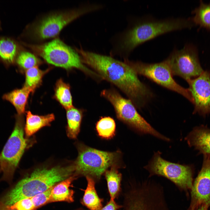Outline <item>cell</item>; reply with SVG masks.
Instances as JSON below:
<instances>
[{
    "label": "cell",
    "mask_w": 210,
    "mask_h": 210,
    "mask_svg": "<svg viewBox=\"0 0 210 210\" xmlns=\"http://www.w3.org/2000/svg\"><path fill=\"white\" fill-rule=\"evenodd\" d=\"M83 64L91 68L103 79L114 84L139 108L144 106L153 94L141 82L137 74L125 62L109 56L76 48Z\"/></svg>",
    "instance_id": "1"
},
{
    "label": "cell",
    "mask_w": 210,
    "mask_h": 210,
    "mask_svg": "<svg viewBox=\"0 0 210 210\" xmlns=\"http://www.w3.org/2000/svg\"><path fill=\"white\" fill-rule=\"evenodd\" d=\"M194 25L191 18L138 21L116 36L111 54L125 58L137 46L146 41L170 32L191 28Z\"/></svg>",
    "instance_id": "2"
},
{
    "label": "cell",
    "mask_w": 210,
    "mask_h": 210,
    "mask_svg": "<svg viewBox=\"0 0 210 210\" xmlns=\"http://www.w3.org/2000/svg\"><path fill=\"white\" fill-rule=\"evenodd\" d=\"M74 172L73 163L64 166H43L36 168L0 199V209L47 191L72 176Z\"/></svg>",
    "instance_id": "3"
},
{
    "label": "cell",
    "mask_w": 210,
    "mask_h": 210,
    "mask_svg": "<svg viewBox=\"0 0 210 210\" xmlns=\"http://www.w3.org/2000/svg\"><path fill=\"white\" fill-rule=\"evenodd\" d=\"M102 7L97 4H89L48 14L28 26L22 34L37 42L55 37L67 25L80 17Z\"/></svg>",
    "instance_id": "4"
},
{
    "label": "cell",
    "mask_w": 210,
    "mask_h": 210,
    "mask_svg": "<svg viewBox=\"0 0 210 210\" xmlns=\"http://www.w3.org/2000/svg\"><path fill=\"white\" fill-rule=\"evenodd\" d=\"M22 44L49 64L67 70L77 69L92 76L99 77L97 73L84 65L76 50L58 38L39 44L23 42Z\"/></svg>",
    "instance_id": "5"
},
{
    "label": "cell",
    "mask_w": 210,
    "mask_h": 210,
    "mask_svg": "<svg viewBox=\"0 0 210 210\" xmlns=\"http://www.w3.org/2000/svg\"><path fill=\"white\" fill-rule=\"evenodd\" d=\"M77 146L78 155L73 162L75 167L73 175L77 178L89 176L95 182L98 181L109 167L117 165L120 157L119 151H101L82 144Z\"/></svg>",
    "instance_id": "6"
},
{
    "label": "cell",
    "mask_w": 210,
    "mask_h": 210,
    "mask_svg": "<svg viewBox=\"0 0 210 210\" xmlns=\"http://www.w3.org/2000/svg\"><path fill=\"white\" fill-rule=\"evenodd\" d=\"M101 94L111 104L118 119L140 133L149 134L166 141H170L155 130L139 114L130 100L124 98L113 89L104 90Z\"/></svg>",
    "instance_id": "7"
},
{
    "label": "cell",
    "mask_w": 210,
    "mask_h": 210,
    "mask_svg": "<svg viewBox=\"0 0 210 210\" xmlns=\"http://www.w3.org/2000/svg\"><path fill=\"white\" fill-rule=\"evenodd\" d=\"M19 116L13 130L0 154L2 179L9 182L11 181L15 171L28 145V140L24 137L23 119Z\"/></svg>",
    "instance_id": "8"
},
{
    "label": "cell",
    "mask_w": 210,
    "mask_h": 210,
    "mask_svg": "<svg viewBox=\"0 0 210 210\" xmlns=\"http://www.w3.org/2000/svg\"><path fill=\"white\" fill-rule=\"evenodd\" d=\"M144 168L149 172V177L155 175L164 177L182 191L187 193L192 187L193 169L191 166L167 161L162 158L159 152L154 153Z\"/></svg>",
    "instance_id": "9"
},
{
    "label": "cell",
    "mask_w": 210,
    "mask_h": 210,
    "mask_svg": "<svg viewBox=\"0 0 210 210\" xmlns=\"http://www.w3.org/2000/svg\"><path fill=\"white\" fill-rule=\"evenodd\" d=\"M124 59V62L130 65L137 75L145 76L157 84L181 94L193 103L189 88H185L176 82L173 78L169 66L164 61L149 64L131 61L127 58Z\"/></svg>",
    "instance_id": "10"
},
{
    "label": "cell",
    "mask_w": 210,
    "mask_h": 210,
    "mask_svg": "<svg viewBox=\"0 0 210 210\" xmlns=\"http://www.w3.org/2000/svg\"><path fill=\"white\" fill-rule=\"evenodd\" d=\"M164 61L173 76H179L186 81L198 77L204 71L197 50L190 45H186L180 50H174Z\"/></svg>",
    "instance_id": "11"
},
{
    "label": "cell",
    "mask_w": 210,
    "mask_h": 210,
    "mask_svg": "<svg viewBox=\"0 0 210 210\" xmlns=\"http://www.w3.org/2000/svg\"><path fill=\"white\" fill-rule=\"evenodd\" d=\"M202 168L190 190L191 202L188 210L210 206V154L204 155Z\"/></svg>",
    "instance_id": "12"
},
{
    "label": "cell",
    "mask_w": 210,
    "mask_h": 210,
    "mask_svg": "<svg viewBox=\"0 0 210 210\" xmlns=\"http://www.w3.org/2000/svg\"><path fill=\"white\" fill-rule=\"evenodd\" d=\"M195 106L193 113L210 114V72L204 71L198 77L186 81Z\"/></svg>",
    "instance_id": "13"
},
{
    "label": "cell",
    "mask_w": 210,
    "mask_h": 210,
    "mask_svg": "<svg viewBox=\"0 0 210 210\" xmlns=\"http://www.w3.org/2000/svg\"><path fill=\"white\" fill-rule=\"evenodd\" d=\"M185 139L190 146L194 147L200 153L210 154V129L206 127H196Z\"/></svg>",
    "instance_id": "14"
},
{
    "label": "cell",
    "mask_w": 210,
    "mask_h": 210,
    "mask_svg": "<svg viewBox=\"0 0 210 210\" xmlns=\"http://www.w3.org/2000/svg\"><path fill=\"white\" fill-rule=\"evenodd\" d=\"M77 178L74 175L57 183L52 188L49 203L64 201L69 203L74 201V191L70 189L73 181Z\"/></svg>",
    "instance_id": "15"
},
{
    "label": "cell",
    "mask_w": 210,
    "mask_h": 210,
    "mask_svg": "<svg viewBox=\"0 0 210 210\" xmlns=\"http://www.w3.org/2000/svg\"><path fill=\"white\" fill-rule=\"evenodd\" d=\"M55 119V116L53 114L39 116L34 115L29 111H27L24 128L26 136L29 137L43 127L50 126L51 122Z\"/></svg>",
    "instance_id": "16"
},
{
    "label": "cell",
    "mask_w": 210,
    "mask_h": 210,
    "mask_svg": "<svg viewBox=\"0 0 210 210\" xmlns=\"http://www.w3.org/2000/svg\"><path fill=\"white\" fill-rule=\"evenodd\" d=\"M87 182L86 188L81 199L82 204L89 210H101L102 208L103 199L100 198L97 194L95 188V181L92 178L86 177Z\"/></svg>",
    "instance_id": "17"
},
{
    "label": "cell",
    "mask_w": 210,
    "mask_h": 210,
    "mask_svg": "<svg viewBox=\"0 0 210 210\" xmlns=\"http://www.w3.org/2000/svg\"><path fill=\"white\" fill-rule=\"evenodd\" d=\"M20 52L19 46L15 40L0 37V60L7 63H13Z\"/></svg>",
    "instance_id": "18"
},
{
    "label": "cell",
    "mask_w": 210,
    "mask_h": 210,
    "mask_svg": "<svg viewBox=\"0 0 210 210\" xmlns=\"http://www.w3.org/2000/svg\"><path fill=\"white\" fill-rule=\"evenodd\" d=\"M32 91L24 86L22 88L15 90L5 94L3 98L10 102L15 107L19 115L24 113L30 93Z\"/></svg>",
    "instance_id": "19"
},
{
    "label": "cell",
    "mask_w": 210,
    "mask_h": 210,
    "mask_svg": "<svg viewBox=\"0 0 210 210\" xmlns=\"http://www.w3.org/2000/svg\"><path fill=\"white\" fill-rule=\"evenodd\" d=\"M104 174L110 199L115 200L121 192L122 174L118 171L117 165L111 167L110 169L107 170Z\"/></svg>",
    "instance_id": "20"
},
{
    "label": "cell",
    "mask_w": 210,
    "mask_h": 210,
    "mask_svg": "<svg viewBox=\"0 0 210 210\" xmlns=\"http://www.w3.org/2000/svg\"><path fill=\"white\" fill-rule=\"evenodd\" d=\"M67 125L66 133L68 137L71 139L76 138L80 131L83 117L81 110L74 106L66 110Z\"/></svg>",
    "instance_id": "21"
},
{
    "label": "cell",
    "mask_w": 210,
    "mask_h": 210,
    "mask_svg": "<svg viewBox=\"0 0 210 210\" xmlns=\"http://www.w3.org/2000/svg\"><path fill=\"white\" fill-rule=\"evenodd\" d=\"M70 86L61 78L56 82L54 98L66 110L73 106Z\"/></svg>",
    "instance_id": "22"
},
{
    "label": "cell",
    "mask_w": 210,
    "mask_h": 210,
    "mask_svg": "<svg viewBox=\"0 0 210 210\" xmlns=\"http://www.w3.org/2000/svg\"><path fill=\"white\" fill-rule=\"evenodd\" d=\"M192 13L194 16L191 20L194 25H198L210 31V3L206 4L200 1L198 7Z\"/></svg>",
    "instance_id": "23"
},
{
    "label": "cell",
    "mask_w": 210,
    "mask_h": 210,
    "mask_svg": "<svg viewBox=\"0 0 210 210\" xmlns=\"http://www.w3.org/2000/svg\"><path fill=\"white\" fill-rule=\"evenodd\" d=\"M49 70L43 71L40 69L38 66L27 70L25 73L24 86L29 88L33 92L35 89L41 84L43 77Z\"/></svg>",
    "instance_id": "24"
},
{
    "label": "cell",
    "mask_w": 210,
    "mask_h": 210,
    "mask_svg": "<svg viewBox=\"0 0 210 210\" xmlns=\"http://www.w3.org/2000/svg\"><path fill=\"white\" fill-rule=\"evenodd\" d=\"M96 129L101 137L109 139L115 135L116 123L114 120L109 117L102 118L96 124Z\"/></svg>",
    "instance_id": "25"
},
{
    "label": "cell",
    "mask_w": 210,
    "mask_h": 210,
    "mask_svg": "<svg viewBox=\"0 0 210 210\" xmlns=\"http://www.w3.org/2000/svg\"><path fill=\"white\" fill-rule=\"evenodd\" d=\"M16 62L21 68L26 70L38 66L41 61L34 54L29 52L21 51L18 55Z\"/></svg>",
    "instance_id": "26"
},
{
    "label": "cell",
    "mask_w": 210,
    "mask_h": 210,
    "mask_svg": "<svg viewBox=\"0 0 210 210\" xmlns=\"http://www.w3.org/2000/svg\"><path fill=\"white\" fill-rule=\"evenodd\" d=\"M53 187L47 191L31 197V199L34 206V210L49 203L51 190Z\"/></svg>",
    "instance_id": "27"
},
{
    "label": "cell",
    "mask_w": 210,
    "mask_h": 210,
    "mask_svg": "<svg viewBox=\"0 0 210 210\" xmlns=\"http://www.w3.org/2000/svg\"><path fill=\"white\" fill-rule=\"evenodd\" d=\"M6 207L15 210H34V209L31 197L22 199Z\"/></svg>",
    "instance_id": "28"
},
{
    "label": "cell",
    "mask_w": 210,
    "mask_h": 210,
    "mask_svg": "<svg viewBox=\"0 0 210 210\" xmlns=\"http://www.w3.org/2000/svg\"><path fill=\"white\" fill-rule=\"evenodd\" d=\"M122 207V206L117 204L115 200L110 199L101 210H118Z\"/></svg>",
    "instance_id": "29"
},
{
    "label": "cell",
    "mask_w": 210,
    "mask_h": 210,
    "mask_svg": "<svg viewBox=\"0 0 210 210\" xmlns=\"http://www.w3.org/2000/svg\"><path fill=\"white\" fill-rule=\"evenodd\" d=\"M0 210H15L7 207H5Z\"/></svg>",
    "instance_id": "30"
},
{
    "label": "cell",
    "mask_w": 210,
    "mask_h": 210,
    "mask_svg": "<svg viewBox=\"0 0 210 210\" xmlns=\"http://www.w3.org/2000/svg\"><path fill=\"white\" fill-rule=\"evenodd\" d=\"M196 210H208V209H206L203 207H202L198 208V209H197Z\"/></svg>",
    "instance_id": "31"
},
{
    "label": "cell",
    "mask_w": 210,
    "mask_h": 210,
    "mask_svg": "<svg viewBox=\"0 0 210 210\" xmlns=\"http://www.w3.org/2000/svg\"><path fill=\"white\" fill-rule=\"evenodd\" d=\"M75 210H85L82 208H80Z\"/></svg>",
    "instance_id": "32"
},
{
    "label": "cell",
    "mask_w": 210,
    "mask_h": 210,
    "mask_svg": "<svg viewBox=\"0 0 210 210\" xmlns=\"http://www.w3.org/2000/svg\"><path fill=\"white\" fill-rule=\"evenodd\" d=\"M134 210H149L148 209H136Z\"/></svg>",
    "instance_id": "33"
},
{
    "label": "cell",
    "mask_w": 210,
    "mask_h": 210,
    "mask_svg": "<svg viewBox=\"0 0 210 210\" xmlns=\"http://www.w3.org/2000/svg\"><path fill=\"white\" fill-rule=\"evenodd\" d=\"M141 188H144V187H141ZM144 188H146V187H144ZM152 189H153V188H152ZM156 190H157V189H156ZM159 191H160V190H159ZM161 192H162V191H161Z\"/></svg>",
    "instance_id": "34"
}]
</instances>
